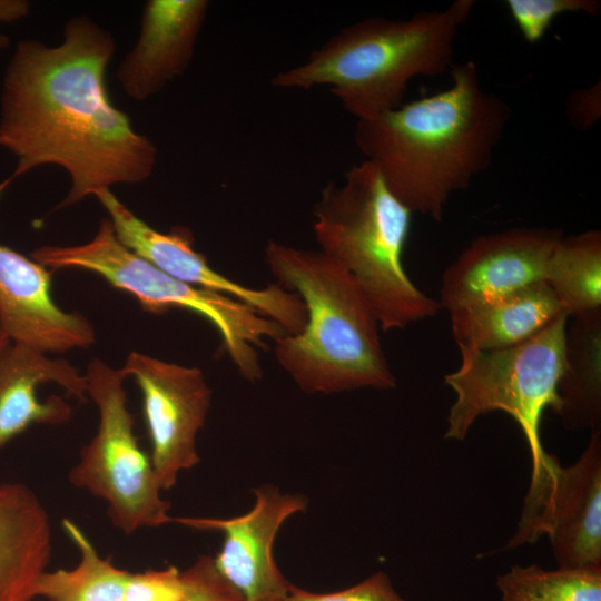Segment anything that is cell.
Listing matches in <instances>:
<instances>
[{
	"instance_id": "obj_1",
	"label": "cell",
	"mask_w": 601,
	"mask_h": 601,
	"mask_svg": "<svg viewBox=\"0 0 601 601\" xmlns=\"http://www.w3.org/2000/svg\"><path fill=\"white\" fill-rule=\"evenodd\" d=\"M115 49L112 35L87 16L66 22L58 46L18 42L3 80L0 119V146L18 161L0 184V196L12 180L45 165L70 176L58 208L151 176L156 146L108 95L106 70Z\"/></svg>"
},
{
	"instance_id": "obj_2",
	"label": "cell",
	"mask_w": 601,
	"mask_h": 601,
	"mask_svg": "<svg viewBox=\"0 0 601 601\" xmlns=\"http://www.w3.org/2000/svg\"><path fill=\"white\" fill-rule=\"evenodd\" d=\"M449 72L446 89L356 120L354 130L392 194L436 221L451 195L491 166L511 115L506 101L483 89L474 61Z\"/></svg>"
},
{
	"instance_id": "obj_3",
	"label": "cell",
	"mask_w": 601,
	"mask_h": 601,
	"mask_svg": "<svg viewBox=\"0 0 601 601\" xmlns=\"http://www.w3.org/2000/svg\"><path fill=\"white\" fill-rule=\"evenodd\" d=\"M265 262L277 284L296 293L307 322L297 335L275 342V357L308 394H333L362 387L394 388L378 323L353 278L323 252L275 240Z\"/></svg>"
},
{
	"instance_id": "obj_4",
	"label": "cell",
	"mask_w": 601,
	"mask_h": 601,
	"mask_svg": "<svg viewBox=\"0 0 601 601\" xmlns=\"http://www.w3.org/2000/svg\"><path fill=\"white\" fill-rule=\"evenodd\" d=\"M473 7V0H455L408 19L358 21L332 36L300 65L275 75L272 85L306 90L327 86L356 120L395 109L413 78L450 71L454 41Z\"/></svg>"
},
{
	"instance_id": "obj_5",
	"label": "cell",
	"mask_w": 601,
	"mask_h": 601,
	"mask_svg": "<svg viewBox=\"0 0 601 601\" xmlns=\"http://www.w3.org/2000/svg\"><path fill=\"white\" fill-rule=\"evenodd\" d=\"M411 217L366 159L353 165L342 184H327L313 210L319 250L353 278L383 331L404 328L441 308L403 266Z\"/></svg>"
},
{
	"instance_id": "obj_6",
	"label": "cell",
	"mask_w": 601,
	"mask_h": 601,
	"mask_svg": "<svg viewBox=\"0 0 601 601\" xmlns=\"http://www.w3.org/2000/svg\"><path fill=\"white\" fill-rule=\"evenodd\" d=\"M31 258L49 269H85L112 287L137 298L154 314L183 308L206 318L217 329L221 345L238 373L249 382L262 378L258 349L266 341L287 335L275 321L252 306L224 294L191 286L164 273L122 245L109 218L101 219L87 243L72 246H41Z\"/></svg>"
},
{
	"instance_id": "obj_7",
	"label": "cell",
	"mask_w": 601,
	"mask_h": 601,
	"mask_svg": "<svg viewBox=\"0 0 601 601\" xmlns=\"http://www.w3.org/2000/svg\"><path fill=\"white\" fill-rule=\"evenodd\" d=\"M569 318L565 312L560 314L533 337L512 347H459L461 364L444 377L455 393L444 437L463 441L480 416L502 411L520 425L532 466L538 465L548 454L541 444L540 423L544 410H554L558 404Z\"/></svg>"
},
{
	"instance_id": "obj_8",
	"label": "cell",
	"mask_w": 601,
	"mask_h": 601,
	"mask_svg": "<svg viewBox=\"0 0 601 601\" xmlns=\"http://www.w3.org/2000/svg\"><path fill=\"white\" fill-rule=\"evenodd\" d=\"M85 377L87 395L98 408V428L82 446L69 481L104 500L111 524L127 535L174 522L150 456L141 450L135 434L120 368L95 358Z\"/></svg>"
},
{
	"instance_id": "obj_9",
	"label": "cell",
	"mask_w": 601,
	"mask_h": 601,
	"mask_svg": "<svg viewBox=\"0 0 601 601\" xmlns=\"http://www.w3.org/2000/svg\"><path fill=\"white\" fill-rule=\"evenodd\" d=\"M548 535L559 569L601 568V428L571 466L551 454L531 470L516 531L505 549Z\"/></svg>"
},
{
	"instance_id": "obj_10",
	"label": "cell",
	"mask_w": 601,
	"mask_h": 601,
	"mask_svg": "<svg viewBox=\"0 0 601 601\" xmlns=\"http://www.w3.org/2000/svg\"><path fill=\"white\" fill-rule=\"evenodd\" d=\"M142 395L151 444L150 460L161 491L175 486L179 473L200 462L196 439L211 404L203 372L132 352L120 367Z\"/></svg>"
},
{
	"instance_id": "obj_11",
	"label": "cell",
	"mask_w": 601,
	"mask_h": 601,
	"mask_svg": "<svg viewBox=\"0 0 601 601\" xmlns=\"http://www.w3.org/2000/svg\"><path fill=\"white\" fill-rule=\"evenodd\" d=\"M108 213L118 240L164 273L186 284L234 297L278 323L287 335H297L307 322L300 297L278 284L254 289L214 270L193 247L191 233L174 228L161 233L136 216L111 190L95 195Z\"/></svg>"
},
{
	"instance_id": "obj_12",
	"label": "cell",
	"mask_w": 601,
	"mask_h": 601,
	"mask_svg": "<svg viewBox=\"0 0 601 601\" xmlns=\"http://www.w3.org/2000/svg\"><path fill=\"white\" fill-rule=\"evenodd\" d=\"M253 508L238 516L174 518L184 526L219 531L224 534L220 551L214 559L218 573L243 601H284L290 583L274 558L279 529L290 516L307 509V499L298 493H283L272 484L253 490Z\"/></svg>"
},
{
	"instance_id": "obj_13",
	"label": "cell",
	"mask_w": 601,
	"mask_h": 601,
	"mask_svg": "<svg viewBox=\"0 0 601 601\" xmlns=\"http://www.w3.org/2000/svg\"><path fill=\"white\" fill-rule=\"evenodd\" d=\"M559 230L512 228L475 238L444 272L441 308L492 303L543 282Z\"/></svg>"
},
{
	"instance_id": "obj_14",
	"label": "cell",
	"mask_w": 601,
	"mask_h": 601,
	"mask_svg": "<svg viewBox=\"0 0 601 601\" xmlns=\"http://www.w3.org/2000/svg\"><path fill=\"white\" fill-rule=\"evenodd\" d=\"M0 331L11 343L45 354L87 348L96 337L83 315L56 304L51 269L1 244Z\"/></svg>"
},
{
	"instance_id": "obj_15",
	"label": "cell",
	"mask_w": 601,
	"mask_h": 601,
	"mask_svg": "<svg viewBox=\"0 0 601 601\" xmlns=\"http://www.w3.org/2000/svg\"><path fill=\"white\" fill-rule=\"evenodd\" d=\"M208 10L206 0H148L139 37L117 69L125 93L145 100L188 68Z\"/></svg>"
},
{
	"instance_id": "obj_16",
	"label": "cell",
	"mask_w": 601,
	"mask_h": 601,
	"mask_svg": "<svg viewBox=\"0 0 601 601\" xmlns=\"http://www.w3.org/2000/svg\"><path fill=\"white\" fill-rule=\"evenodd\" d=\"M47 383L81 402L88 398L85 374L66 359L14 343L0 354V447L33 424L69 421L72 407L63 397L38 396V387Z\"/></svg>"
},
{
	"instance_id": "obj_17",
	"label": "cell",
	"mask_w": 601,
	"mask_h": 601,
	"mask_svg": "<svg viewBox=\"0 0 601 601\" xmlns=\"http://www.w3.org/2000/svg\"><path fill=\"white\" fill-rule=\"evenodd\" d=\"M52 552L49 515L21 483L0 484V601H33Z\"/></svg>"
},
{
	"instance_id": "obj_18",
	"label": "cell",
	"mask_w": 601,
	"mask_h": 601,
	"mask_svg": "<svg viewBox=\"0 0 601 601\" xmlns=\"http://www.w3.org/2000/svg\"><path fill=\"white\" fill-rule=\"evenodd\" d=\"M564 312L540 282L492 303L450 312L451 328L459 347L503 349L533 337Z\"/></svg>"
},
{
	"instance_id": "obj_19",
	"label": "cell",
	"mask_w": 601,
	"mask_h": 601,
	"mask_svg": "<svg viewBox=\"0 0 601 601\" xmlns=\"http://www.w3.org/2000/svg\"><path fill=\"white\" fill-rule=\"evenodd\" d=\"M553 412L569 430L601 428V312L571 317Z\"/></svg>"
},
{
	"instance_id": "obj_20",
	"label": "cell",
	"mask_w": 601,
	"mask_h": 601,
	"mask_svg": "<svg viewBox=\"0 0 601 601\" xmlns=\"http://www.w3.org/2000/svg\"><path fill=\"white\" fill-rule=\"evenodd\" d=\"M62 526L79 551L78 564L46 571L39 578L36 597L48 601H125L131 572L102 558L87 534L70 519Z\"/></svg>"
},
{
	"instance_id": "obj_21",
	"label": "cell",
	"mask_w": 601,
	"mask_h": 601,
	"mask_svg": "<svg viewBox=\"0 0 601 601\" xmlns=\"http://www.w3.org/2000/svg\"><path fill=\"white\" fill-rule=\"evenodd\" d=\"M543 282L569 317L601 312L600 231L561 236L548 259Z\"/></svg>"
},
{
	"instance_id": "obj_22",
	"label": "cell",
	"mask_w": 601,
	"mask_h": 601,
	"mask_svg": "<svg viewBox=\"0 0 601 601\" xmlns=\"http://www.w3.org/2000/svg\"><path fill=\"white\" fill-rule=\"evenodd\" d=\"M502 601H601V568L514 565L496 579Z\"/></svg>"
},
{
	"instance_id": "obj_23",
	"label": "cell",
	"mask_w": 601,
	"mask_h": 601,
	"mask_svg": "<svg viewBox=\"0 0 601 601\" xmlns=\"http://www.w3.org/2000/svg\"><path fill=\"white\" fill-rule=\"evenodd\" d=\"M505 6L523 39L534 45L540 41L553 20L568 12L598 16V0H506Z\"/></svg>"
},
{
	"instance_id": "obj_24",
	"label": "cell",
	"mask_w": 601,
	"mask_h": 601,
	"mask_svg": "<svg viewBox=\"0 0 601 601\" xmlns=\"http://www.w3.org/2000/svg\"><path fill=\"white\" fill-rule=\"evenodd\" d=\"M284 601H405L394 589L388 575L377 571L359 583L341 591L315 593L290 585Z\"/></svg>"
},
{
	"instance_id": "obj_25",
	"label": "cell",
	"mask_w": 601,
	"mask_h": 601,
	"mask_svg": "<svg viewBox=\"0 0 601 601\" xmlns=\"http://www.w3.org/2000/svg\"><path fill=\"white\" fill-rule=\"evenodd\" d=\"M566 116L571 125L581 131L589 130L601 117V82L578 89L569 95Z\"/></svg>"
},
{
	"instance_id": "obj_26",
	"label": "cell",
	"mask_w": 601,
	"mask_h": 601,
	"mask_svg": "<svg viewBox=\"0 0 601 601\" xmlns=\"http://www.w3.org/2000/svg\"><path fill=\"white\" fill-rule=\"evenodd\" d=\"M185 601H243V599L218 573L214 559L209 556L199 585Z\"/></svg>"
},
{
	"instance_id": "obj_27",
	"label": "cell",
	"mask_w": 601,
	"mask_h": 601,
	"mask_svg": "<svg viewBox=\"0 0 601 601\" xmlns=\"http://www.w3.org/2000/svg\"><path fill=\"white\" fill-rule=\"evenodd\" d=\"M29 12V2L16 0H0V22H12ZM9 43V38L0 33V50Z\"/></svg>"
},
{
	"instance_id": "obj_28",
	"label": "cell",
	"mask_w": 601,
	"mask_h": 601,
	"mask_svg": "<svg viewBox=\"0 0 601 601\" xmlns=\"http://www.w3.org/2000/svg\"><path fill=\"white\" fill-rule=\"evenodd\" d=\"M10 339L0 331V354L9 346Z\"/></svg>"
}]
</instances>
